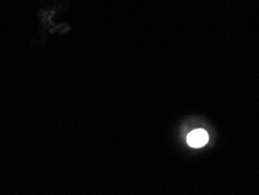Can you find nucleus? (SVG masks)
Returning a JSON list of instances; mask_svg holds the SVG:
<instances>
[{
    "label": "nucleus",
    "instance_id": "obj_1",
    "mask_svg": "<svg viewBox=\"0 0 259 195\" xmlns=\"http://www.w3.org/2000/svg\"><path fill=\"white\" fill-rule=\"evenodd\" d=\"M209 141L208 132L203 129H196L187 136V143L190 147L200 148L207 145Z\"/></svg>",
    "mask_w": 259,
    "mask_h": 195
}]
</instances>
